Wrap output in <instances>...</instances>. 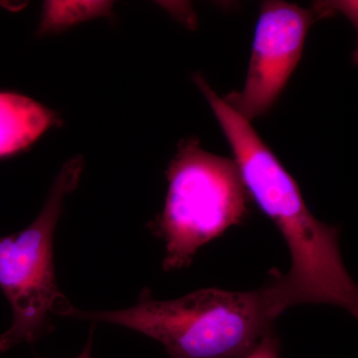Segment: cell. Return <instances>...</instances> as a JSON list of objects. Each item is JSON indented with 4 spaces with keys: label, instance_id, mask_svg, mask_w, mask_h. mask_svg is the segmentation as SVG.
I'll use <instances>...</instances> for the list:
<instances>
[{
    "label": "cell",
    "instance_id": "1",
    "mask_svg": "<svg viewBox=\"0 0 358 358\" xmlns=\"http://www.w3.org/2000/svg\"><path fill=\"white\" fill-rule=\"evenodd\" d=\"M193 81L229 143L250 199L275 223L288 246L292 265L282 282L289 308L327 303L358 319V285L343 264L338 228L310 213L296 181L250 122L231 109L201 75Z\"/></svg>",
    "mask_w": 358,
    "mask_h": 358
},
{
    "label": "cell",
    "instance_id": "2",
    "mask_svg": "<svg viewBox=\"0 0 358 358\" xmlns=\"http://www.w3.org/2000/svg\"><path fill=\"white\" fill-rule=\"evenodd\" d=\"M271 275L255 291L203 289L176 300H155L143 289L134 307L86 312L72 305L65 317L128 327L159 341L171 358H244L289 308L281 273Z\"/></svg>",
    "mask_w": 358,
    "mask_h": 358
},
{
    "label": "cell",
    "instance_id": "3",
    "mask_svg": "<svg viewBox=\"0 0 358 358\" xmlns=\"http://www.w3.org/2000/svg\"><path fill=\"white\" fill-rule=\"evenodd\" d=\"M164 210L150 224L164 240L166 272L187 268L204 245L238 225L250 196L234 159L210 154L197 138L179 143L166 171Z\"/></svg>",
    "mask_w": 358,
    "mask_h": 358
},
{
    "label": "cell",
    "instance_id": "4",
    "mask_svg": "<svg viewBox=\"0 0 358 358\" xmlns=\"http://www.w3.org/2000/svg\"><path fill=\"white\" fill-rule=\"evenodd\" d=\"M83 169L81 155L68 160L37 218L21 232L0 237V289L13 312V324L0 336V352L36 343L53 331L51 315L64 317L72 306L56 282L53 241L65 199L76 189Z\"/></svg>",
    "mask_w": 358,
    "mask_h": 358
},
{
    "label": "cell",
    "instance_id": "5",
    "mask_svg": "<svg viewBox=\"0 0 358 358\" xmlns=\"http://www.w3.org/2000/svg\"><path fill=\"white\" fill-rule=\"evenodd\" d=\"M315 16L296 4L264 2L243 89L223 99L231 109L251 122L273 107L300 62Z\"/></svg>",
    "mask_w": 358,
    "mask_h": 358
},
{
    "label": "cell",
    "instance_id": "6",
    "mask_svg": "<svg viewBox=\"0 0 358 358\" xmlns=\"http://www.w3.org/2000/svg\"><path fill=\"white\" fill-rule=\"evenodd\" d=\"M57 122L53 110L33 99L0 92V159L29 148Z\"/></svg>",
    "mask_w": 358,
    "mask_h": 358
},
{
    "label": "cell",
    "instance_id": "7",
    "mask_svg": "<svg viewBox=\"0 0 358 358\" xmlns=\"http://www.w3.org/2000/svg\"><path fill=\"white\" fill-rule=\"evenodd\" d=\"M110 1H47L43 6L39 33L41 35L62 31L71 26L110 15Z\"/></svg>",
    "mask_w": 358,
    "mask_h": 358
},
{
    "label": "cell",
    "instance_id": "8",
    "mask_svg": "<svg viewBox=\"0 0 358 358\" xmlns=\"http://www.w3.org/2000/svg\"><path fill=\"white\" fill-rule=\"evenodd\" d=\"M313 13L319 18L329 17L336 13L345 14L357 28L358 35V1H320L315 4ZM353 61L358 66V42L353 53Z\"/></svg>",
    "mask_w": 358,
    "mask_h": 358
},
{
    "label": "cell",
    "instance_id": "9",
    "mask_svg": "<svg viewBox=\"0 0 358 358\" xmlns=\"http://www.w3.org/2000/svg\"><path fill=\"white\" fill-rule=\"evenodd\" d=\"M279 341L274 333L268 334L258 346L244 358H279Z\"/></svg>",
    "mask_w": 358,
    "mask_h": 358
},
{
    "label": "cell",
    "instance_id": "10",
    "mask_svg": "<svg viewBox=\"0 0 358 358\" xmlns=\"http://www.w3.org/2000/svg\"><path fill=\"white\" fill-rule=\"evenodd\" d=\"M92 343H93V329H91V333L89 334L88 341H87L84 350L76 358H91Z\"/></svg>",
    "mask_w": 358,
    "mask_h": 358
}]
</instances>
